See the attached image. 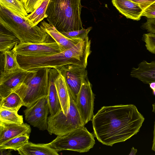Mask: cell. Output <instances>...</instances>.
<instances>
[{
	"instance_id": "6da1fadb",
	"label": "cell",
	"mask_w": 155,
	"mask_h": 155,
	"mask_svg": "<svg viewBox=\"0 0 155 155\" xmlns=\"http://www.w3.org/2000/svg\"><path fill=\"white\" fill-rule=\"evenodd\" d=\"M145 118L132 104L103 106L91 120L95 137L112 146L125 141L139 131Z\"/></svg>"
},
{
	"instance_id": "7a4b0ae2",
	"label": "cell",
	"mask_w": 155,
	"mask_h": 155,
	"mask_svg": "<svg viewBox=\"0 0 155 155\" xmlns=\"http://www.w3.org/2000/svg\"><path fill=\"white\" fill-rule=\"evenodd\" d=\"M81 0H50L47 20L60 32L83 28L81 18Z\"/></svg>"
},
{
	"instance_id": "3957f363",
	"label": "cell",
	"mask_w": 155,
	"mask_h": 155,
	"mask_svg": "<svg viewBox=\"0 0 155 155\" xmlns=\"http://www.w3.org/2000/svg\"><path fill=\"white\" fill-rule=\"evenodd\" d=\"M0 25L18 38L20 43H42L50 36L40 26H32L26 17L14 14L0 6Z\"/></svg>"
},
{
	"instance_id": "277c9868",
	"label": "cell",
	"mask_w": 155,
	"mask_h": 155,
	"mask_svg": "<svg viewBox=\"0 0 155 155\" xmlns=\"http://www.w3.org/2000/svg\"><path fill=\"white\" fill-rule=\"evenodd\" d=\"M51 68H45L33 71L13 92L21 98L24 106L29 107L40 99L47 97Z\"/></svg>"
},
{
	"instance_id": "5b68a950",
	"label": "cell",
	"mask_w": 155,
	"mask_h": 155,
	"mask_svg": "<svg viewBox=\"0 0 155 155\" xmlns=\"http://www.w3.org/2000/svg\"><path fill=\"white\" fill-rule=\"evenodd\" d=\"M94 137L84 126L63 135L57 136L48 145L57 152L64 150L84 153L88 151L95 144Z\"/></svg>"
},
{
	"instance_id": "8992f818",
	"label": "cell",
	"mask_w": 155,
	"mask_h": 155,
	"mask_svg": "<svg viewBox=\"0 0 155 155\" xmlns=\"http://www.w3.org/2000/svg\"><path fill=\"white\" fill-rule=\"evenodd\" d=\"M70 107L66 115L61 110L48 117L47 130L50 135H61L84 126L76 103L70 94Z\"/></svg>"
},
{
	"instance_id": "52a82bcc",
	"label": "cell",
	"mask_w": 155,
	"mask_h": 155,
	"mask_svg": "<svg viewBox=\"0 0 155 155\" xmlns=\"http://www.w3.org/2000/svg\"><path fill=\"white\" fill-rule=\"evenodd\" d=\"M65 78L70 95L75 102L83 82L87 77L86 67L74 64H68L56 68Z\"/></svg>"
},
{
	"instance_id": "ba28073f",
	"label": "cell",
	"mask_w": 155,
	"mask_h": 155,
	"mask_svg": "<svg viewBox=\"0 0 155 155\" xmlns=\"http://www.w3.org/2000/svg\"><path fill=\"white\" fill-rule=\"evenodd\" d=\"M94 98L91 84L87 77L83 82L75 103L84 125L91 120L94 116Z\"/></svg>"
},
{
	"instance_id": "9c48e42d",
	"label": "cell",
	"mask_w": 155,
	"mask_h": 155,
	"mask_svg": "<svg viewBox=\"0 0 155 155\" xmlns=\"http://www.w3.org/2000/svg\"><path fill=\"white\" fill-rule=\"evenodd\" d=\"M24 112L25 120L31 125L41 130H47L49 110L47 97L40 99Z\"/></svg>"
},
{
	"instance_id": "30bf717a",
	"label": "cell",
	"mask_w": 155,
	"mask_h": 155,
	"mask_svg": "<svg viewBox=\"0 0 155 155\" xmlns=\"http://www.w3.org/2000/svg\"><path fill=\"white\" fill-rule=\"evenodd\" d=\"M18 56H30L49 55L62 52L55 41L38 43H20L14 47Z\"/></svg>"
},
{
	"instance_id": "8fae6325",
	"label": "cell",
	"mask_w": 155,
	"mask_h": 155,
	"mask_svg": "<svg viewBox=\"0 0 155 155\" xmlns=\"http://www.w3.org/2000/svg\"><path fill=\"white\" fill-rule=\"evenodd\" d=\"M33 71L21 67L11 71H2L0 78V100L13 92Z\"/></svg>"
},
{
	"instance_id": "7c38bea8",
	"label": "cell",
	"mask_w": 155,
	"mask_h": 155,
	"mask_svg": "<svg viewBox=\"0 0 155 155\" xmlns=\"http://www.w3.org/2000/svg\"><path fill=\"white\" fill-rule=\"evenodd\" d=\"M31 132L30 126L26 123L0 122V145L15 137L29 136Z\"/></svg>"
},
{
	"instance_id": "4fadbf2b",
	"label": "cell",
	"mask_w": 155,
	"mask_h": 155,
	"mask_svg": "<svg viewBox=\"0 0 155 155\" xmlns=\"http://www.w3.org/2000/svg\"><path fill=\"white\" fill-rule=\"evenodd\" d=\"M59 74L58 70L51 68L49 74V86L47 99L51 116H53L62 110L55 84V81Z\"/></svg>"
},
{
	"instance_id": "5bb4252c",
	"label": "cell",
	"mask_w": 155,
	"mask_h": 155,
	"mask_svg": "<svg viewBox=\"0 0 155 155\" xmlns=\"http://www.w3.org/2000/svg\"><path fill=\"white\" fill-rule=\"evenodd\" d=\"M40 27L57 42L62 51L74 47L81 40L71 39L66 37L53 25L45 21L41 22Z\"/></svg>"
},
{
	"instance_id": "9a60e30c",
	"label": "cell",
	"mask_w": 155,
	"mask_h": 155,
	"mask_svg": "<svg viewBox=\"0 0 155 155\" xmlns=\"http://www.w3.org/2000/svg\"><path fill=\"white\" fill-rule=\"evenodd\" d=\"M130 75L145 84L155 82V61L149 63L143 61L138 64L137 68H132Z\"/></svg>"
},
{
	"instance_id": "2e32d148",
	"label": "cell",
	"mask_w": 155,
	"mask_h": 155,
	"mask_svg": "<svg viewBox=\"0 0 155 155\" xmlns=\"http://www.w3.org/2000/svg\"><path fill=\"white\" fill-rule=\"evenodd\" d=\"M113 5L127 18L138 21L143 11L137 4L130 0H112Z\"/></svg>"
},
{
	"instance_id": "e0dca14e",
	"label": "cell",
	"mask_w": 155,
	"mask_h": 155,
	"mask_svg": "<svg viewBox=\"0 0 155 155\" xmlns=\"http://www.w3.org/2000/svg\"><path fill=\"white\" fill-rule=\"evenodd\" d=\"M57 69L59 74L55 80V84L62 110L64 114L66 115L70 105V94L64 77L61 72Z\"/></svg>"
},
{
	"instance_id": "ac0fdd59",
	"label": "cell",
	"mask_w": 155,
	"mask_h": 155,
	"mask_svg": "<svg viewBox=\"0 0 155 155\" xmlns=\"http://www.w3.org/2000/svg\"><path fill=\"white\" fill-rule=\"evenodd\" d=\"M21 155H58V152L48 143L35 144L30 142L18 150Z\"/></svg>"
},
{
	"instance_id": "d6986e66",
	"label": "cell",
	"mask_w": 155,
	"mask_h": 155,
	"mask_svg": "<svg viewBox=\"0 0 155 155\" xmlns=\"http://www.w3.org/2000/svg\"><path fill=\"white\" fill-rule=\"evenodd\" d=\"M20 43L19 39L13 34L0 25V51L11 50L15 45Z\"/></svg>"
},
{
	"instance_id": "ffe728a7",
	"label": "cell",
	"mask_w": 155,
	"mask_h": 155,
	"mask_svg": "<svg viewBox=\"0 0 155 155\" xmlns=\"http://www.w3.org/2000/svg\"><path fill=\"white\" fill-rule=\"evenodd\" d=\"M24 103L21 99L15 92L0 100V108L4 109L18 112Z\"/></svg>"
},
{
	"instance_id": "44dd1931",
	"label": "cell",
	"mask_w": 155,
	"mask_h": 155,
	"mask_svg": "<svg viewBox=\"0 0 155 155\" xmlns=\"http://www.w3.org/2000/svg\"><path fill=\"white\" fill-rule=\"evenodd\" d=\"M0 6L22 17H25L28 15L23 4L18 0H0Z\"/></svg>"
},
{
	"instance_id": "7402d4cb",
	"label": "cell",
	"mask_w": 155,
	"mask_h": 155,
	"mask_svg": "<svg viewBox=\"0 0 155 155\" xmlns=\"http://www.w3.org/2000/svg\"><path fill=\"white\" fill-rule=\"evenodd\" d=\"M50 0H44L40 5L33 12L28 15L26 18L33 26L37 25L47 16L46 12Z\"/></svg>"
},
{
	"instance_id": "603a6c76",
	"label": "cell",
	"mask_w": 155,
	"mask_h": 155,
	"mask_svg": "<svg viewBox=\"0 0 155 155\" xmlns=\"http://www.w3.org/2000/svg\"><path fill=\"white\" fill-rule=\"evenodd\" d=\"M3 55V71L9 72L21 68L17 60V55L14 48L2 53Z\"/></svg>"
},
{
	"instance_id": "cb8c5ba5",
	"label": "cell",
	"mask_w": 155,
	"mask_h": 155,
	"mask_svg": "<svg viewBox=\"0 0 155 155\" xmlns=\"http://www.w3.org/2000/svg\"><path fill=\"white\" fill-rule=\"evenodd\" d=\"M0 122L17 124L23 123L22 115H19L18 112L0 108Z\"/></svg>"
},
{
	"instance_id": "d4e9b609",
	"label": "cell",
	"mask_w": 155,
	"mask_h": 155,
	"mask_svg": "<svg viewBox=\"0 0 155 155\" xmlns=\"http://www.w3.org/2000/svg\"><path fill=\"white\" fill-rule=\"evenodd\" d=\"M29 136H21L15 137L0 145V149H11L17 151L28 142Z\"/></svg>"
},
{
	"instance_id": "484cf974",
	"label": "cell",
	"mask_w": 155,
	"mask_h": 155,
	"mask_svg": "<svg viewBox=\"0 0 155 155\" xmlns=\"http://www.w3.org/2000/svg\"><path fill=\"white\" fill-rule=\"evenodd\" d=\"M92 28V27H90L87 29L83 28L77 30L61 32L66 37L71 39H79L83 40L88 37V34Z\"/></svg>"
},
{
	"instance_id": "4316f807",
	"label": "cell",
	"mask_w": 155,
	"mask_h": 155,
	"mask_svg": "<svg viewBox=\"0 0 155 155\" xmlns=\"http://www.w3.org/2000/svg\"><path fill=\"white\" fill-rule=\"evenodd\" d=\"M142 40L145 43L147 49L151 53L155 54V34H144L143 35Z\"/></svg>"
},
{
	"instance_id": "83f0119b",
	"label": "cell",
	"mask_w": 155,
	"mask_h": 155,
	"mask_svg": "<svg viewBox=\"0 0 155 155\" xmlns=\"http://www.w3.org/2000/svg\"><path fill=\"white\" fill-rule=\"evenodd\" d=\"M44 0H23L25 9L28 13L33 12L41 4Z\"/></svg>"
},
{
	"instance_id": "f1b7e54d",
	"label": "cell",
	"mask_w": 155,
	"mask_h": 155,
	"mask_svg": "<svg viewBox=\"0 0 155 155\" xmlns=\"http://www.w3.org/2000/svg\"><path fill=\"white\" fill-rule=\"evenodd\" d=\"M141 28L146 30L148 33L155 34V18H148L143 24Z\"/></svg>"
},
{
	"instance_id": "f546056e",
	"label": "cell",
	"mask_w": 155,
	"mask_h": 155,
	"mask_svg": "<svg viewBox=\"0 0 155 155\" xmlns=\"http://www.w3.org/2000/svg\"><path fill=\"white\" fill-rule=\"evenodd\" d=\"M142 16H145L148 18H155V2L143 10Z\"/></svg>"
},
{
	"instance_id": "4dcf8cb0",
	"label": "cell",
	"mask_w": 155,
	"mask_h": 155,
	"mask_svg": "<svg viewBox=\"0 0 155 155\" xmlns=\"http://www.w3.org/2000/svg\"><path fill=\"white\" fill-rule=\"evenodd\" d=\"M138 4L143 10L155 2V0H130Z\"/></svg>"
},
{
	"instance_id": "1f68e13d",
	"label": "cell",
	"mask_w": 155,
	"mask_h": 155,
	"mask_svg": "<svg viewBox=\"0 0 155 155\" xmlns=\"http://www.w3.org/2000/svg\"><path fill=\"white\" fill-rule=\"evenodd\" d=\"M12 150H13L9 149H0V155H11L12 154L11 153V152Z\"/></svg>"
},
{
	"instance_id": "d6a6232c",
	"label": "cell",
	"mask_w": 155,
	"mask_h": 155,
	"mask_svg": "<svg viewBox=\"0 0 155 155\" xmlns=\"http://www.w3.org/2000/svg\"><path fill=\"white\" fill-rule=\"evenodd\" d=\"M153 144L152 147V150L155 152V120L154 122V130L153 132Z\"/></svg>"
},
{
	"instance_id": "836d02e7",
	"label": "cell",
	"mask_w": 155,
	"mask_h": 155,
	"mask_svg": "<svg viewBox=\"0 0 155 155\" xmlns=\"http://www.w3.org/2000/svg\"><path fill=\"white\" fill-rule=\"evenodd\" d=\"M149 84L150 87L153 91V94L155 96V82H152Z\"/></svg>"
},
{
	"instance_id": "e575fe53",
	"label": "cell",
	"mask_w": 155,
	"mask_h": 155,
	"mask_svg": "<svg viewBox=\"0 0 155 155\" xmlns=\"http://www.w3.org/2000/svg\"><path fill=\"white\" fill-rule=\"evenodd\" d=\"M137 150L134 148V147H132L129 155H135L137 152Z\"/></svg>"
},
{
	"instance_id": "d590c367",
	"label": "cell",
	"mask_w": 155,
	"mask_h": 155,
	"mask_svg": "<svg viewBox=\"0 0 155 155\" xmlns=\"http://www.w3.org/2000/svg\"><path fill=\"white\" fill-rule=\"evenodd\" d=\"M153 107V110L152 111L153 112L155 113V103H154L152 104Z\"/></svg>"
},
{
	"instance_id": "8d00e7d4",
	"label": "cell",
	"mask_w": 155,
	"mask_h": 155,
	"mask_svg": "<svg viewBox=\"0 0 155 155\" xmlns=\"http://www.w3.org/2000/svg\"><path fill=\"white\" fill-rule=\"evenodd\" d=\"M20 2L23 4V0H18Z\"/></svg>"
}]
</instances>
